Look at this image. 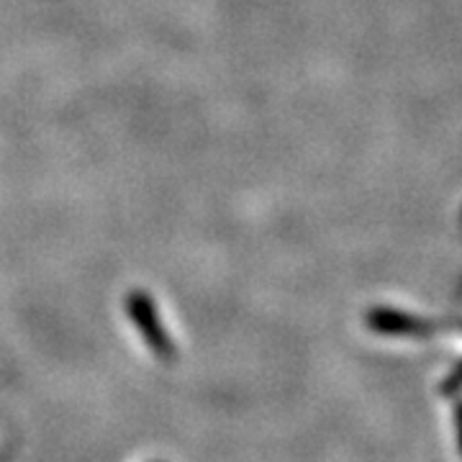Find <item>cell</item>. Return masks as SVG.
<instances>
[{
    "mask_svg": "<svg viewBox=\"0 0 462 462\" xmlns=\"http://www.w3.org/2000/svg\"><path fill=\"white\" fill-rule=\"evenodd\" d=\"M129 311H132L136 327H139L142 334L147 337L149 345L154 346L157 352H170L167 334H162V327H160V321H157V314H154V309H152L149 298L134 293L132 300H129Z\"/></svg>",
    "mask_w": 462,
    "mask_h": 462,
    "instance_id": "1",
    "label": "cell"
}]
</instances>
